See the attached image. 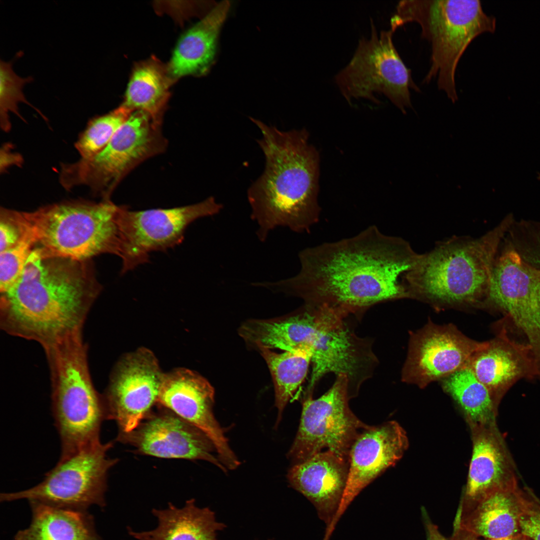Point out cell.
Here are the masks:
<instances>
[{
  "mask_svg": "<svg viewBox=\"0 0 540 540\" xmlns=\"http://www.w3.org/2000/svg\"><path fill=\"white\" fill-rule=\"evenodd\" d=\"M404 238L371 226L354 236L308 248L294 276L266 287L348 316L382 302L410 298L406 276L420 257Z\"/></svg>",
  "mask_w": 540,
  "mask_h": 540,
  "instance_id": "obj_1",
  "label": "cell"
},
{
  "mask_svg": "<svg viewBox=\"0 0 540 540\" xmlns=\"http://www.w3.org/2000/svg\"><path fill=\"white\" fill-rule=\"evenodd\" d=\"M102 286L88 260L34 248L18 280L0 293V327L44 348L82 332Z\"/></svg>",
  "mask_w": 540,
  "mask_h": 540,
  "instance_id": "obj_2",
  "label": "cell"
},
{
  "mask_svg": "<svg viewBox=\"0 0 540 540\" xmlns=\"http://www.w3.org/2000/svg\"><path fill=\"white\" fill-rule=\"evenodd\" d=\"M260 130L257 140L265 158L262 174L249 187L250 217L264 242L280 226L308 232L319 220L320 156L305 129L282 131L250 118Z\"/></svg>",
  "mask_w": 540,
  "mask_h": 540,
  "instance_id": "obj_3",
  "label": "cell"
},
{
  "mask_svg": "<svg viewBox=\"0 0 540 540\" xmlns=\"http://www.w3.org/2000/svg\"><path fill=\"white\" fill-rule=\"evenodd\" d=\"M512 220L508 215L479 238L453 236L420 254L406 276L410 298L439 308L483 306L500 242Z\"/></svg>",
  "mask_w": 540,
  "mask_h": 540,
  "instance_id": "obj_4",
  "label": "cell"
},
{
  "mask_svg": "<svg viewBox=\"0 0 540 540\" xmlns=\"http://www.w3.org/2000/svg\"><path fill=\"white\" fill-rule=\"evenodd\" d=\"M345 316L326 306L304 305L296 312L278 317L270 328L274 347L284 351L305 348L310 351L313 368L306 396L325 374L344 375L351 398L372 376L378 360L371 340L357 336Z\"/></svg>",
  "mask_w": 540,
  "mask_h": 540,
  "instance_id": "obj_5",
  "label": "cell"
},
{
  "mask_svg": "<svg viewBox=\"0 0 540 540\" xmlns=\"http://www.w3.org/2000/svg\"><path fill=\"white\" fill-rule=\"evenodd\" d=\"M51 382L52 411L60 441V458L100 442L107 420L102 396L95 388L82 332L44 348Z\"/></svg>",
  "mask_w": 540,
  "mask_h": 540,
  "instance_id": "obj_6",
  "label": "cell"
},
{
  "mask_svg": "<svg viewBox=\"0 0 540 540\" xmlns=\"http://www.w3.org/2000/svg\"><path fill=\"white\" fill-rule=\"evenodd\" d=\"M410 22L420 26L422 37L432 46L430 66L424 82L437 77L438 89L454 103L458 100L455 80L458 62L476 38L494 32L495 18L484 12L478 0L399 2L390 30L394 32Z\"/></svg>",
  "mask_w": 540,
  "mask_h": 540,
  "instance_id": "obj_7",
  "label": "cell"
},
{
  "mask_svg": "<svg viewBox=\"0 0 540 540\" xmlns=\"http://www.w3.org/2000/svg\"><path fill=\"white\" fill-rule=\"evenodd\" d=\"M120 208L110 200H74L22 212L34 247L52 256L88 260L104 254L120 256Z\"/></svg>",
  "mask_w": 540,
  "mask_h": 540,
  "instance_id": "obj_8",
  "label": "cell"
},
{
  "mask_svg": "<svg viewBox=\"0 0 540 540\" xmlns=\"http://www.w3.org/2000/svg\"><path fill=\"white\" fill-rule=\"evenodd\" d=\"M160 129L146 113L133 112L98 154L61 164L60 184L66 190L86 186L102 200H110L114 190L130 172L146 160L165 150L168 142Z\"/></svg>",
  "mask_w": 540,
  "mask_h": 540,
  "instance_id": "obj_9",
  "label": "cell"
},
{
  "mask_svg": "<svg viewBox=\"0 0 540 540\" xmlns=\"http://www.w3.org/2000/svg\"><path fill=\"white\" fill-rule=\"evenodd\" d=\"M372 20L370 38L360 40L350 62L335 76L336 83L350 104L360 98L378 103L376 96L383 94L405 114L412 108L410 90L420 89L394 46V32L378 33Z\"/></svg>",
  "mask_w": 540,
  "mask_h": 540,
  "instance_id": "obj_10",
  "label": "cell"
},
{
  "mask_svg": "<svg viewBox=\"0 0 540 540\" xmlns=\"http://www.w3.org/2000/svg\"><path fill=\"white\" fill-rule=\"evenodd\" d=\"M113 444L112 442H100L60 458L40 483L22 491L2 493L0 500L24 499L79 510H86L94 504L103 508L108 472L118 460L107 455Z\"/></svg>",
  "mask_w": 540,
  "mask_h": 540,
  "instance_id": "obj_11",
  "label": "cell"
},
{
  "mask_svg": "<svg viewBox=\"0 0 540 540\" xmlns=\"http://www.w3.org/2000/svg\"><path fill=\"white\" fill-rule=\"evenodd\" d=\"M350 398L348 382L344 375L337 376L332 387L320 398L304 397L298 430L287 454L292 466L325 448L348 460L357 436L371 426L350 410Z\"/></svg>",
  "mask_w": 540,
  "mask_h": 540,
  "instance_id": "obj_12",
  "label": "cell"
},
{
  "mask_svg": "<svg viewBox=\"0 0 540 540\" xmlns=\"http://www.w3.org/2000/svg\"><path fill=\"white\" fill-rule=\"evenodd\" d=\"M222 208L213 196L195 204L167 209L134 211L121 206L118 215L121 273L148 262L152 252L165 251L180 244L192 222L216 214Z\"/></svg>",
  "mask_w": 540,
  "mask_h": 540,
  "instance_id": "obj_13",
  "label": "cell"
},
{
  "mask_svg": "<svg viewBox=\"0 0 540 540\" xmlns=\"http://www.w3.org/2000/svg\"><path fill=\"white\" fill-rule=\"evenodd\" d=\"M488 305L508 314L524 332L540 370V269L514 249L497 254L484 306Z\"/></svg>",
  "mask_w": 540,
  "mask_h": 540,
  "instance_id": "obj_14",
  "label": "cell"
},
{
  "mask_svg": "<svg viewBox=\"0 0 540 540\" xmlns=\"http://www.w3.org/2000/svg\"><path fill=\"white\" fill-rule=\"evenodd\" d=\"M164 374L154 354L145 348L118 362L102 396L107 420L116 422L118 433L131 432L152 411Z\"/></svg>",
  "mask_w": 540,
  "mask_h": 540,
  "instance_id": "obj_15",
  "label": "cell"
},
{
  "mask_svg": "<svg viewBox=\"0 0 540 540\" xmlns=\"http://www.w3.org/2000/svg\"><path fill=\"white\" fill-rule=\"evenodd\" d=\"M470 338L452 324L429 322L412 332L402 380L424 388L466 366L483 345Z\"/></svg>",
  "mask_w": 540,
  "mask_h": 540,
  "instance_id": "obj_16",
  "label": "cell"
},
{
  "mask_svg": "<svg viewBox=\"0 0 540 540\" xmlns=\"http://www.w3.org/2000/svg\"><path fill=\"white\" fill-rule=\"evenodd\" d=\"M156 406L157 410H152L134 430L118 433L116 440L133 446L142 454L206 460L228 472L214 455L213 442L202 431L170 410Z\"/></svg>",
  "mask_w": 540,
  "mask_h": 540,
  "instance_id": "obj_17",
  "label": "cell"
},
{
  "mask_svg": "<svg viewBox=\"0 0 540 540\" xmlns=\"http://www.w3.org/2000/svg\"><path fill=\"white\" fill-rule=\"evenodd\" d=\"M214 388L197 372L178 368L164 374L157 405L170 410L202 431L213 442L222 464L228 470H234L240 462L214 417Z\"/></svg>",
  "mask_w": 540,
  "mask_h": 540,
  "instance_id": "obj_18",
  "label": "cell"
},
{
  "mask_svg": "<svg viewBox=\"0 0 540 540\" xmlns=\"http://www.w3.org/2000/svg\"><path fill=\"white\" fill-rule=\"evenodd\" d=\"M408 446L406 432L396 421L362 432L350 448L346 486L338 510L325 528L322 540H330L336 525L358 494L402 458Z\"/></svg>",
  "mask_w": 540,
  "mask_h": 540,
  "instance_id": "obj_19",
  "label": "cell"
},
{
  "mask_svg": "<svg viewBox=\"0 0 540 540\" xmlns=\"http://www.w3.org/2000/svg\"><path fill=\"white\" fill-rule=\"evenodd\" d=\"M348 460L328 450L292 466L290 485L314 506L319 518L328 527L341 503L348 478Z\"/></svg>",
  "mask_w": 540,
  "mask_h": 540,
  "instance_id": "obj_20",
  "label": "cell"
},
{
  "mask_svg": "<svg viewBox=\"0 0 540 540\" xmlns=\"http://www.w3.org/2000/svg\"><path fill=\"white\" fill-rule=\"evenodd\" d=\"M467 366L498 404L518 380L540 374L530 346L511 340L504 328L484 342Z\"/></svg>",
  "mask_w": 540,
  "mask_h": 540,
  "instance_id": "obj_21",
  "label": "cell"
},
{
  "mask_svg": "<svg viewBox=\"0 0 540 540\" xmlns=\"http://www.w3.org/2000/svg\"><path fill=\"white\" fill-rule=\"evenodd\" d=\"M470 428L472 452L462 500L465 502L516 482L514 460L496 424Z\"/></svg>",
  "mask_w": 540,
  "mask_h": 540,
  "instance_id": "obj_22",
  "label": "cell"
},
{
  "mask_svg": "<svg viewBox=\"0 0 540 540\" xmlns=\"http://www.w3.org/2000/svg\"><path fill=\"white\" fill-rule=\"evenodd\" d=\"M526 501L517 482L474 501H462L454 528L489 540L517 534L520 533V520Z\"/></svg>",
  "mask_w": 540,
  "mask_h": 540,
  "instance_id": "obj_23",
  "label": "cell"
},
{
  "mask_svg": "<svg viewBox=\"0 0 540 540\" xmlns=\"http://www.w3.org/2000/svg\"><path fill=\"white\" fill-rule=\"evenodd\" d=\"M230 6L228 0L216 4L180 37L167 66L173 82L184 76H200L208 72L214 58L220 30Z\"/></svg>",
  "mask_w": 540,
  "mask_h": 540,
  "instance_id": "obj_24",
  "label": "cell"
},
{
  "mask_svg": "<svg viewBox=\"0 0 540 540\" xmlns=\"http://www.w3.org/2000/svg\"><path fill=\"white\" fill-rule=\"evenodd\" d=\"M152 513L158 522L155 528L135 532L128 527L129 535L138 540H217L218 532L226 527L213 511L197 506L193 498L182 508L169 503L167 508H153Z\"/></svg>",
  "mask_w": 540,
  "mask_h": 540,
  "instance_id": "obj_25",
  "label": "cell"
},
{
  "mask_svg": "<svg viewBox=\"0 0 540 540\" xmlns=\"http://www.w3.org/2000/svg\"><path fill=\"white\" fill-rule=\"evenodd\" d=\"M30 502L31 522L17 532L14 540H102L86 510Z\"/></svg>",
  "mask_w": 540,
  "mask_h": 540,
  "instance_id": "obj_26",
  "label": "cell"
},
{
  "mask_svg": "<svg viewBox=\"0 0 540 540\" xmlns=\"http://www.w3.org/2000/svg\"><path fill=\"white\" fill-rule=\"evenodd\" d=\"M167 66L155 58L136 65L130 76L122 106L132 112L146 113L161 126L173 83Z\"/></svg>",
  "mask_w": 540,
  "mask_h": 540,
  "instance_id": "obj_27",
  "label": "cell"
},
{
  "mask_svg": "<svg viewBox=\"0 0 540 540\" xmlns=\"http://www.w3.org/2000/svg\"><path fill=\"white\" fill-rule=\"evenodd\" d=\"M442 386L458 405L469 426L496 424L499 404L468 366L442 379Z\"/></svg>",
  "mask_w": 540,
  "mask_h": 540,
  "instance_id": "obj_28",
  "label": "cell"
},
{
  "mask_svg": "<svg viewBox=\"0 0 540 540\" xmlns=\"http://www.w3.org/2000/svg\"><path fill=\"white\" fill-rule=\"evenodd\" d=\"M266 362L274 385L275 406L278 416L275 427L280 422L286 404L304 380L312 361L310 351L305 348L277 353L272 350H258Z\"/></svg>",
  "mask_w": 540,
  "mask_h": 540,
  "instance_id": "obj_29",
  "label": "cell"
},
{
  "mask_svg": "<svg viewBox=\"0 0 540 540\" xmlns=\"http://www.w3.org/2000/svg\"><path fill=\"white\" fill-rule=\"evenodd\" d=\"M132 112L120 105L92 119L74 144L80 158H90L102 151Z\"/></svg>",
  "mask_w": 540,
  "mask_h": 540,
  "instance_id": "obj_30",
  "label": "cell"
},
{
  "mask_svg": "<svg viewBox=\"0 0 540 540\" xmlns=\"http://www.w3.org/2000/svg\"><path fill=\"white\" fill-rule=\"evenodd\" d=\"M32 80L31 77L21 78L12 68L10 62L0 60V120L2 128L8 131L11 127L9 113L20 116L18 110L19 102H24L34 108L26 98L22 88Z\"/></svg>",
  "mask_w": 540,
  "mask_h": 540,
  "instance_id": "obj_31",
  "label": "cell"
},
{
  "mask_svg": "<svg viewBox=\"0 0 540 540\" xmlns=\"http://www.w3.org/2000/svg\"><path fill=\"white\" fill-rule=\"evenodd\" d=\"M35 246L31 234L16 246L0 252V292L12 286L19 279Z\"/></svg>",
  "mask_w": 540,
  "mask_h": 540,
  "instance_id": "obj_32",
  "label": "cell"
},
{
  "mask_svg": "<svg viewBox=\"0 0 540 540\" xmlns=\"http://www.w3.org/2000/svg\"><path fill=\"white\" fill-rule=\"evenodd\" d=\"M30 234L22 212L0 208V252L16 246Z\"/></svg>",
  "mask_w": 540,
  "mask_h": 540,
  "instance_id": "obj_33",
  "label": "cell"
},
{
  "mask_svg": "<svg viewBox=\"0 0 540 540\" xmlns=\"http://www.w3.org/2000/svg\"><path fill=\"white\" fill-rule=\"evenodd\" d=\"M515 245L516 250L524 260L540 269V223L528 224Z\"/></svg>",
  "mask_w": 540,
  "mask_h": 540,
  "instance_id": "obj_34",
  "label": "cell"
},
{
  "mask_svg": "<svg viewBox=\"0 0 540 540\" xmlns=\"http://www.w3.org/2000/svg\"><path fill=\"white\" fill-rule=\"evenodd\" d=\"M520 532L530 540H540V510L526 501L520 520Z\"/></svg>",
  "mask_w": 540,
  "mask_h": 540,
  "instance_id": "obj_35",
  "label": "cell"
},
{
  "mask_svg": "<svg viewBox=\"0 0 540 540\" xmlns=\"http://www.w3.org/2000/svg\"><path fill=\"white\" fill-rule=\"evenodd\" d=\"M11 148L12 145L10 144H4L1 148V172L6 170L10 166H20L22 162V156L20 154L12 152Z\"/></svg>",
  "mask_w": 540,
  "mask_h": 540,
  "instance_id": "obj_36",
  "label": "cell"
},
{
  "mask_svg": "<svg viewBox=\"0 0 540 540\" xmlns=\"http://www.w3.org/2000/svg\"><path fill=\"white\" fill-rule=\"evenodd\" d=\"M427 540H448L439 532L436 526L427 520Z\"/></svg>",
  "mask_w": 540,
  "mask_h": 540,
  "instance_id": "obj_37",
  "label": "cell"
},
{
  "mask_svg": "<svg viewBox=\"0 0 540 540\" xmlns=\"http://www.w3.org/2000/svg\"><path fill=\"white\" fill-rule=\"evenodd\" d=\"M476 536L465 531L454 528V531L452 540H480Z\"/></svg>",
  "mask_w": 540,
  "mask_h": 540,
  "instance_id": "obj_38",
  "label": "cell"
},
{
  "mask_svg": "<svg viewBox=\"0 0 540 540\" xmlns=\"http://www.w3.org/2000/svg\"><path fill=\"white\" fill-rule=\"evenodd\" d=\"M528 537L522 533H519L517 534L510 536L496 539H490L488 540H528Z\"/></svg>",
  "mask_w": 540,
  "mask_h": 540,
  "instance_id": "obj_39",
  "label": "cell"
},
{
  "mask_svg": "<svg viewBox=\"0 0 540 540\" xmlns=\"http://www.w3.org/2000/svg\"><path fill=\"white\" fill-rule=\"evenodd\" d=\"M528 540H529V538L528 539Z\"/></svg>",
  "mask_w": 540,
  "mask_h": 540,
  "instance_id": "obj_40",
  "label": "cell"
}]
</instances>
